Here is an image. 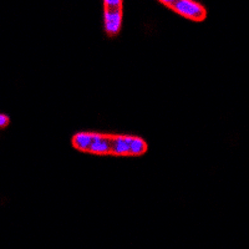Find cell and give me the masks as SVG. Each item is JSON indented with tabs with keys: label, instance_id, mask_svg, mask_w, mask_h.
Wrapping results in <instances>:
<instances>
[{
	"label": "cell",
	"instance_id": "cell-8",
	"mask_svg": "<svg viewBox=\"0 0 249 249\" xmlns=\"http://www.w3.org/2000/svg\"><path fill=\"white\" fill-rule=\"evenodd\" d=\"M10 120L6 115H0V128H5L9 124Z\"/></svg>",
	"mask_w": 249,
	"mask_h": 249
},
{
	"label": "cell",
	"instance_id": "cell-6",
	"mask_svg": "<svg viewBox=\"0 0 249 249\" xmlns=\"http://www.w3.org/2000/svg\"><path fill=\"white\" fill-rule=\"evenodd\" d=\"M130 156H141L147 151V143L140 137L127 136Z\"/></svg>",
	"mask_w": 249,
	"mask_h": 249
},
{
	"label": "cell",
	"instance_id": "cell-4",
	"mask_svg": "<svg viewBox=\"0 0 249 249\" xmlns=\"http://www.w3.org/2000/svg\"><path fill=\"white\" fill-rule=\"evenodd\" d=\"M113 156H130L127 136H112L111 153Z\"/></svg>",
	"mask_w": 249,
	"mask_h": 249
},
{
	"label": "cell",
	"instance_id": "cell-2",
	"mask_svg": "<svg viewBox=\"0 0 249 249\" xmlns=\"http://www.w3.org/2000/svg\"><path fill=\"white\" fill-rule=\"evenodd\" d=\"M104 26L108 36H116L122 26V8H104Z\"/></svg>",
	"mask_w": 249,
	"mask_h": 249
},
{
	"label": "cell",
	"instance_id": "cell-7",
	"mask_svg": "<svg viewBox=\"0 0 249 249\" xmlns=\"http://www.w3.org/2000/svg\"><path fill=\"white\" fill-rule=\"evenodd\" d=\"M104 8H122V0H104Z\"/></svg>",
	"mask_w": 249,
	"mask_h": 249
},
{
	"label": "cell",
	"instance_id": "cell-5",
	"mask_svg": "<svg viewBox=\"0 0 249 249\" xmlns=\"http://www.w3.org/2000/svg\"><path fill=\"white\" fill-rule=\"evenodd\" d=\"M93 132H79L72 137V146L82 152H89Z\"/></svg>",
	"mask_w": 249,
	"mask_h": 249
},
{
	"label": "cell",
	"instance_id": "cell-1",
	"mask_svg": "<svg viewBox=\"0 0 249 249\" xmlns=\"http://www.w3.org/2000/svg\"><path fill=\"white\" fill-rule=\"evenodd\" d=\"M171 9L181 17L193 21H203L207 17L206 8L195 0H176Z\"/></svg>",
	"mask_w": 249,
	"mask_h": 249
},
{
	"label": "cell",
	"instance_id": "cell-3",
	"mask_svg": "<svg viewBox=\"0 0 249 249\" xmlns=\"http://www.w3.org/2000/svg\"><path fill=\"white\" fill-rule=\"evenodd\" d=\"M111 144H112V136L93 132L89 152L93 155H110Z\"/></svg>",
	"mask_w": 249,
	"mask_h": 249
},
{
	"label": "cell",
	"instance_id": "cell-9",
	"mask_svg": "<svg viewBox=\"0 0 249 249\" xmlns=\"http://www.w3.org/2000/svg\"><path fill=\"white\" fill-rule=\"evenodd\" d=\"M159 1L161 4H163L164 6H167V8H171V6H172L173 4H175L176 0H159Z\"/></svg>",
	"mask_w": 249,
	"mask_h": 249
}]
</instances>
